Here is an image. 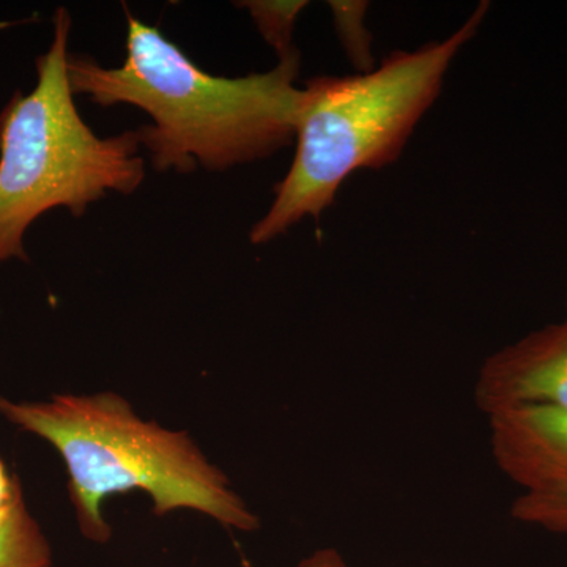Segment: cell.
<instances>
[{
	"label": "cell",
	"mask_w": 567,
	"mask_h": 567,
	"mask_svg": "<svg viewBox=\"0 0 567 567\" xmlns=\"http://www.w3.org/2000/svg\"><path fill=\"white\" fill-rule=\"evenodd\" d=\"M566 305H567V297H566ZM566 320H567V316H566Z\"/></svg>",
	"instance_id": "4fadbf2b"
},
{
	"label": "cell",
	"mask_w": 567,
	"mask_h": 567,
	"mask_svg": "<svg viewBox=\"0 0 567 567\" xmlns=\"http://www.w3.org/2000/svg\"><path fill=\"white\" fill-rule=\"evenodd\" d=\"M128 17L126 59L117 69L91 55L69 54L73 95L102 107L130 104L152 125L137 130L158 173H223L274 156L297 136L303 89L297 87L300 51L267 73L213 76L152 25Z\"/></svg>",
	"instance_id": "6da1fadb"
},
{
	"label": "cell",
	"mask_w": 567,
	"mask_h": 567,
	"mask_svg": "<svg viewBox=\"0 0 567 567\" xmlns=\"http://www.w3.org/2000/svg\"><path fill=\"white\" fill-rule=\"evenodd\" d=\"M496 465L524 492L567 487V409L525 405L487 416Z\"/></svg>",
	"instance_id": "8992f818"
},
{
	"label": "cell",
	"mask_w": 567,
	"mask_h": 567,
	"mask_svg": "<svg viewBox=\"0 0 567 567\" xmlns=\"http://www.w3.org/2000/svg\"><path fill=\"white\" fill-rule=\"evenodd\" d=\"M0 415L59 451L69 468L78 524L87 539H110L103 502L130 491L151 495L156 516L194 509L238 532L260 527L229 477L192 436L141 420L122 395L62 394L39 402L0 398Z\"/></svg>",
	"instance_id": "3957f363"
},
{
	"label": "cell",
	"mask_w": 567,
	"mask_h": 567,
	"mask_svg": "<svg viewBox=\"0 0 567 567\" xmlns=\"http://www.w3.org/2000/svg\"><path fill=\"white\" fill-rule=\"evenodd\" d=\"M22 491L18 481L7 472L6 464L0 458V527L9 522L14 509L22 502Z\"/></svg>",
	"instance_id": "8fae6325"
},
{
	"label": "cell",
	"mask_w": 567,
	"mask_h": 567,
	"mask_svg": "<svg viewBox=\"0 0 567 567\" xmlns=\"http://www.w3.org/2000/svg\"><path fill=\"white\" fill-rule=\"evenodd\" d=\"M328 6L333 11L336 33L354 69L358 73H369L374 70L371 33L365 28L369 3L344 2V0L334 2L333 0L328 2Z\"/></svg>",
	"instance_id": "9c48e42d"
},
{
	"label": "cell",
	"mask_w": 567,
	"mask_h": 567,
	"mask_svg": "<svg viewBox=\"0 0 567 567\" xmlns=\"http://www.w3.org/2000/svg\"><path fill=\"white\" fill-rule=\"evenodd\" d=\"M251 14L260 35L270 44L279 59L298 51L293 47V28L301 11L308 7L305 0H249L237 3Z\"/></svg>",
	"instance_id": "ba28073f"
},
{
	"label": "cell",
	"mask_w": 567,
	"mask_h": 567,
	"mask_svg": "<svg viewBox=\"0 0 567 567\" xmlns=\"http://www.w3.org/2000/svg\"><path fill=\"white\" fill-rule=\"evenodd\" d=\"M69 10L52 17L50 50L35 61L32 92H17L0 112V265L28 262L24 237L43 213L81 218L110 193L141 188L145 163L136 132L100 137L76 110L69 71Z\"/></svg>",
	"instance_id": "277c9868"
},
{
	"label": "cell",
	"mask_w": 567,
	"mask_h": 567,
	"mask_svg": "<svg viewBox=\"0 0 567 567\" xmlns=\"http://www.w3.org/2000/svg\"><path fill=\"white\" fill-rule=\"evenodd\" d=\"M511 516L524 524L567 535V487L524 492L513 503Z\"/></svg>",
	"instance_id": "30bf717a"
},
{
	"label": "cell",
	"mask_w": 567,
	"mask_h": 567,
	"mask_svg": "<svg viewBox=\"0 0 567 567\" xmlns=\"http://www.w3.org/2000/svg\"><path fill=\"white\" fill-rule=\"evenodd\" d=\"M0 567H52L50 543L24 499L0 527Z\"/></svg>",
	"instance_id": "52a82bcc"
},
{
	"label": "cell",
	"mask_w": 567,
	"mask_h": 567,
	"mask_svg": "<svg viewBox=\"0 0 567 567\" xmlns=\"http://www.w3.org/2000/svg\"><path fill=\"white\" fill-rule=\"evenodd\" d=\"M300 567H347L344 558L333 548L317 550L311 557L303 559Z\"/></svg>",
	"instance_id": "7c38bea8"
},
{
	"label": "cell",
	"mask_w": 567,
	"mask_h": 567,
	"mask_svg": "<svg viewBox=\"0 0 567 567\" xmlns=\"http://www.w3.org/2000/svg\"><path fill=\"white\" fill-rule=\"evenodd\" d=\"M487 11L488 2H481L447 39L394 52L369 73L306 82L292 166L275 186L264 218L254 224L251 244H268L308 216L319 219L357 171L393 164Z\"/></svg>",
	"instance_id": "7a4b0ae2"
},
{
	"label": "cell",
	"mask_w": 567,
	"mask_h": 567,
	"mask_svg": "<svg viewBox=\"0 0 567 567\" xmlns=\"http://www.w3.org/2000/svg\"><path fill=\"white\" fill-rule=\"evenodd\" d=\"M475 401L487 416L525 405L567 409V320L492 354L477 375Z\"/></svg>",
	"instance_id": "5b68a950"
}]
</instances>
